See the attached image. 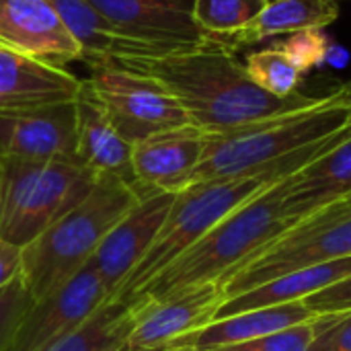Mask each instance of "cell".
Returning <instances> with one entry per match:
<instances>
[{
	"mask_svg": "<svg viewBox=\"0 0 351 351\" xmlns=\"http://www.w3.org/2000/svg\"><path fill=\"white\" fill-rule=\"evenodd\" d=\"M132 311L125 304L107 300L80 329L49 351H119L132 331Z\"/></svg>",
	"mask_w": 351,
	"mask_h": 351,
	"instance_id": "cell-23",
	"label": "cell"
},
{
	"mask_svg": "<svg viewBox=\"0 0 351 351\" xmlns=\"http://www.w3.org/2000/svg\"><path fill=\"white\" fill-rule=\"evenodd\" d=\"M245 68L249 76L255 80V84L269 95L290 97L298 93L302 72L280 43L249 53Z\"/></svg>",
	"mask_w": 351,
	"mask_h": 351,
	"instance_id": "cell-25",
	"label": "cell"
},
{
	"mask_svg": "<svg viewBox=\"0 0 351 351\" xmlns=\"http://www.w3.org/2000/svg\"><path fill=\"white\" fill-rule=\"evenodd\" d=\"M99 175L80 162L0 158V239L27 247L76 208Z\"/></svg>",
	"mask_w": 351,
	"mask_h": 351,
	"instance_id": "cell-6",
	"label": "cell"
},
{
	"mask_svg": "<svg viewBox=\"0 0 351 351\" xmlns=\"http://www.w3.org/2000/svg\"><path fill=\"white\" fill-rule=\"evenodd\" d=\"M208 134L195 125H183L154 134L132 150V165L142 195L156 191L177 193L185 189L197 169Z\"/></svg>",
	"mask_w": 351,
	"mask_h": 351,
	"instance_id": "cell-15",
	"label": "cell"
},
{
	"mask_svg": "<svg viewBox=\"0 0 351 351\" xmlns=\"http://www.w3.org/2000/svg\"><path fill=\"white\" fill-rule=\"evenodd\" d=\"M84 78L113 128L132 146L167 130L193 125L183 105L150 76L101 62Z\"/></svg>",
	"mask_w": 351,
	"mask_h": 351,
	"instance_id": "cell-8",
	"label": "cell"
},
{
	"mask_svg": "<svg viewBox=\"0 0 351 351\" xmlns=\"http://www.w3.org/2000/svg\"><path fill=\"white\" fill-rule=\"evenodd\" d=\"M107 300L105 286L93 265L86 263L68 284L29 306L2 351L53 350L80 329Z\"/></svg>",
	"mask_w": 351,
	"mask_h": 351,
	"instance_id": "cell-9",
	"label": "cell"
},
{
	"mask_svg": "<svg viewBox=\"0 0 351 351\" xmlns=\"http://www.w3.org/2000/svg\"><path fill=\"white\" fill-rule=\"evenodd\" d=\"M175 193L156 191L142 197L103 239L95 255L90 257V265L97 271L101 284L105 286L109 300L119 288V284L128 278V274L140 263L150 245L154 243L171 206Z\"/></svg>",
	"mask_w": 351,
	"mask_h": 351,
	"instance_id": "cell-14",
	"label": "cell"
},
{
	"mask_svg": "<svg viewBox=\"0 0 351 351\" xmlns=\"http://www.w3.org/2000/svg\"><path fill=\"white\" fill-rule=\"evenodd\" d=\"M346 197H351V125L329 150L288 179L286 210L300 222Z\"/></svg>",
	"mask_w": 351,
	"mask_h": 351,
	"instance_id": "cell-19",
	"label": "cell"
},
{
	"mask_svg": "<svg viewBox=\"0 0 351 351\" xmlns=\"http://www.w3.org/2000/svg\"><path fill=\"white\" fill-rule=\"evenodd\" d=\"M82 78L0 47V111H23L74 101Z\"/></svg>",
	"mask_w": 351,
	"mask_h": 351,
	"instance_id": "cell-17",
	"label": "cell"
},
{
	"mask_svg": "<svg viewBox=\"0 0 351 351\" xmlns=\"http://www.w3.org/2000/svg\"><path fill=\"white\" fill-rule=\"evenodd\" d=\"M350 125L317 144L300 148L298 152L267 165L261 171L228 179L199 181L177 191L154 243L140 259V263L119 284L111 300L128 306L152 278H156L167 265L181 257L202 237H206L220 220H224L230 212H234L253 195L298 173L319 154L329 150L350 130Z\"/></svg>",
	"mask_w": 351,
	"mask_h": 351,
	"instance_id": "cell-2",
	"label": "cell"
},
{
	"mask_svg": "<svg viewBox=\"0 0 351 351\" xmlns=\"http://www.w3.org/2000/svg\"><path fill=\"white\" fill-rule=\"evenodd\" d=\"M70 33L82 47V62L97 64L107 58H121V56H150V51L119 35L105 16L88 2V0H47Z\"/></svg>",
	"mask_w": 351,
	"mask_h": 351,
	"instance_id": "cell-22",
	"label": "cell"
},
{
	"mask_svg": "<svg viewBox=\"0 0 351 351\" xmlns=\"http://www.w3.org/2000/svg\"><path fill=\"white\" fill-rule=\"evenodd\" d=\"M351 276V257H343L337 261L304 267L280 276L267 284H261L245 294H239L230 300H224L216 313V319H224L237 313L290 304V302H304L308 296L346 280Z\"/></svg>",
	"mask_w": 351,
	"mask_h": 351,
	"instance_id": "cell-20",
	"label": "cell"
},
{
	"mask_svg": "<svg viewBox=\"0 0 351 351\" xmlns=\"http://www.w3.org/2000/svg\"><path fill=\"white\" fill-rule=\"evenodd\" d=\"M343 257H351V197L302 218L218 284L224 300H230L290 271Z\"/></svg>",
	"mask_w": 351,
	"mask_h": 351,
	"instance_id": "cell-7",
	"label": "cell"
},
{
	"mask_svg": "<svg viewBox=\"0 0 351 351\" xmlns=\"http://www.w3.org/2000/svg\"><path fill=\"white\" fill-rule=\"evenodd\" d=\"M280 45L286 49V53L292 58V62L300 68L302 74L321 66L329 53V39L323 29H308L288 35V39Z\"/></svg>",
	"mask_w": 351,
	"mask_h": 351,
	"instance_id": "cell-27",
	"label": "cell"
},
{
	"mask_svg": "<svg viewBox=\"0 0 351 351\" xmlns=\"http://www.w3.org/2000/svg\"><path fill=\"white\" fill-rule=\"evenodd\" d=\"M308 351H351V311L321 315L317 337Z\"/></svg>",
	"mask_w": 351,
	"mask_h": 351,
	"instance_id": "cell-29",
	"label": "cell"
},
{
	"mask_svg": "<svg viewBox=\"0 0 351 351\" xmlns=\"http://www.w3.org/2000/svg\"><path fill=\"white\" fill-rule=\"evenodd\" d=\"M339 19L337 0H269L257 19L237 35L224 39L234 51L276 35L325 29Z\"/></svg>",
	"mask_w": 351,
	"mask_h": 351,
	"instance_id": "cell-21",
	"label": "cell"
},
{
	"mask_svg": "<svg viewBox=\"0 0 351 351\" xmlns=\"http://www.w3.org/2000/svg\"><path fill=\"white\" fill-rule=\"evenodd\" d=\"M290 177L263 189L230 212L206 237L152 278L128 306L138 300L162 298L189 286L220 282L298 224L286 210Z\"/></svg>",
	"mask_w": 351,
	"mask_h": 351,
	"instance_id": "cell-3",
	"label": "cell"
},
{
	"mask_svg": "<svg viewBox=\"0 0 351 351\" xmlns=\"http://www.w3.org/2000/svg\"><path fill=\"white\" fill-rule=\"evenodd\" d=\"M0 47L56 68L82 62L80 43L47 0H0Z\"/></svg>",
	"mask_w": 351,
	"mask_h": 351,
	"instance_id": "cell-13",
	"label": "cell"
},
{
	"mask_svg": "<svg viewBox=\"0 0 351 351\" xmlns=\"http://www.w3.org/2000/svg\"><path fill=\"white\" fill-rule=\"evenodd\" d=\"M74 105L80 165H84L99 177H113L138 189L132 165L134 146L123 140L113 128L84 78L80 82Z\"/></svg>",
	"mask_w": 351,
	"mask_h": 351,
	"instance_id": "cell-16",
	"label": "cell"
},
{
	"mask_svg": "<svg viewBox=\"0 0 351 351\" xmlns=\"http://www.w3.org/2000/svg\"><path fill=\"white\" fill-rule=\"evenodd\" d=\"M123 37L150 56L195 47L210 37L193 19V0H88Z\"/></svg>",
	"mask_w": 351,
	"mask_h": 351,
	"instance_id": "cell-10",
	"label": "cell"
},
{
	"mask_svg": "<svg viewBox=\"0 0 351 351\" xmlns=\"http://www.w3.org/2000/svg\"><path fill=\"white\" fill-rule=\"evenodd\" d=\"M315 317L317 315L304 302H290V304L237 313L224 319H214L202 329H195L175 339L162 351H210L228 348L290 329Z\"/></svg>",
	"mask_w": 351,
	"mask_h": 351,
	"instance_id": "cell-18",
	"label": "cell"
},
{
	"mask_svg": "<svg viewBox=\"0 0 351 351\" xmlns=\"http://www.w3.org/2000/svg\"><path fill=\"white\" fill-rule=\"evenodd\" d=\"M337 90H339V95L343 97V101L350 105V109H351V78L346 82V84H343V86H339Z\"/></svg>",
	"mask_w": 351,
	"mask_h": 351,
	"instance_id": "cell-32",
	"label": "cell"
},
{
	"mask_svg": "<svg viewBox=\"0 0 351 351\" xmlns=\"http://www.w3.org/2000/svg\"><path fill=\"white\" fill-rule=\"evenodd\" d=\"M224 296L218 282L197 284L154 300H138L128 306L134 323L128 351H162L175 339L202 329L216 319Z\"/></svg>",
	"mask_w": 351,
	"mask_h": 351,
	"instance_id": "cell-11",
	"label": "cell"
},
{
	"mask_svg": "<svg viewBox=\"0 0 351 351\" xmlns=\"http://www.w3.org/2000/svg\"><path fill=\"white\" fill-rule=\"evenodd\" d=\"M351 123L350 105L339 90L323 95L311 107L267 117L228 132L208 134L206 150L191 183L249 175L300 148L317 144Z\"/></svg>",
	"mask_w": 351,
	"mask_h": 351,
	"instance_id": "cell-5",
	"label": "cell"
},
{
	"mask_svg": "<svg viewBox=\"0 0 351 351\" xmlns=\"http://www.w3.org/2000/svg\"><path fill=\"white\" fill-rule=\"evenodd\" d=\"M119 351H128V348H121V350H119Z\"/></svg>",
	"mask_w": 351,
	"mask_h": 351,
	"instance_id": "cell-33",
	"label": "cell"
},
{
	"mask_svg": "<svg viewBox=\"0 0 351 351\" xmlns=\"http://www.w3.org/2000/svg\"><path fill=\"white\" fill-rule=\"evenodd\" d=\"M103 62L160 82L183 105L191 123L206 134L228 132L321 101V95L313 97L300 90L290 97L265 93L239 62L237 51L216 37L173 53L121 56Z\"/></svg>",
	"mask_w": 351,
	"mask_h": 351,
	"instance_id": "cell-1",
	"label": "cell"
},
{
	"mask_svg": "<svg viewBox=\"0 0 351 351\" xmlns=\"http://www.w3.org/2000/svg\"><path fill=\"white\" fill-rule=\"evenodd\" d=\"M21 247L0 239V290L21 276Z\"/></svg>",
	"mask_w": 351,
	"mask_h": 351,
	"instance_id": "cell-31",
	"label": "cell"
},
{
	"mask_svg": "<svg viewBox=\"0 0 351 351\" xmlns=\"http://www.w3.org/2000/svg\"><path fill=\"white\" fill-rule=\"evenodd\" d=\"M269 0H193L197 27L216 39H228L251 25Z\"/></svg>",
	"mask_w": 351,
	"mask_h": 351,
	"instance_id": "cell-24",
	"label": "cell"
},
{
	"mask_svg": "<svg viewBox=\"0 0 351 351\" xmlns=\"http://www.w3.org/2000/svg\"><path fill=\"white\" fill-rule=\"evenodd\" d=\"M317 331H319V317L259 339L210 351H308L317 337Z\"/></svg>",
	"mask_w": 351,
	"mask_h": 351,
	"instance_id": "cell-26",
	"label": "cell"
},
{
	"mask_svg": "<svg viewBox=\"0 0 351 351\" xmlns=\"http://www.w3.org/2000/svg\"><path fill=\"white\" fill-rule=\"evenodd\" d=\"M0 158L80 162L74 101L0 111Z\"/></svg>",
	"mask_w": 351,
	"mask_h": 351,
	"instance_id": "cell-12",
	"label": "cell"
},
{
	"mask_svg": "<svg viewBox=\"0 0 351 351\" xmlns=\"http://www.w3.org/2000/svg\"><path fill=\"white\" fill-rule=\"evenodd\" d=\"M304 304L317 315H335V313H346L351 311V276L308 296Z\"/></svg>",
	"mask_w": 351,
	"mask_h": 351,
	"instance_id": "cell-30",
	"label": "cell"
},
{
	"mask_svg": "<svg viewBox=\"0 0 351 351\" xmlns=\"http://www.w3.org/2000/svg\"><path fill=\"white\" fill-rule=\"evenodd\" d=\"M142 197L146 195L119 179L99 177L76 208L23 247L21 278L31 300L47 298L78 276L109 230Z\"/></svg>",
	"mask_w": 351,
	"mask_h": 351,
	"instance_id": "cell-4",
	"label": "cell"
},
{
	"mask_svg": "<svg viewBox=\"0 0 351 351\" xmlns=\"http://www.w3.org/2000/svg\"><path fill=\"white\" fill-rule=\"evenodd\" d=\"M31 304H33V300H31L21 276H16L10 284H6L0 290V351Z\"/></svg>",
	"mask_w": 351,
	"mask_h": 351,
	"instance_id": "cell-28",
	"label": "cell"
}]
</instances>
